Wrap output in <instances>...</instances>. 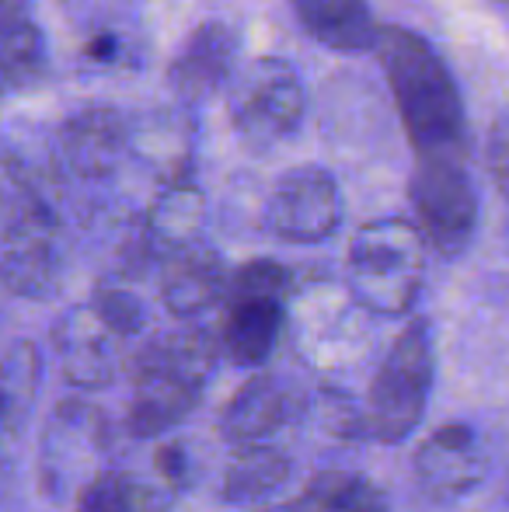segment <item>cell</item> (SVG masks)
I'll list each match as a JSON object with an SVG mask.
<instances>
[{"label":"cell","mask_w":509,"mask_h":512,"mask_svg":"<svg viewBox=\"0 0 509 512\" xmlns=\"http://www.w3.org/2000/svg\"><path fill=\"white\" fill-rule=\"evenodd\" d=\"M60 11L84 35L112 25H126V0H60Z\"/></svg>","instance_id":"26"},{"label":"cell","mask_w":509,"mask_h":512,"mask_svg":"<svg viewBox=\"0 0 509 512\" xmlns=\"http://www.w3.org/2000/svg\"><path fill=\"white\" fill-rule=\"evenodd\" d=\"M293 297V276L276 258H252L231 272L217 345L227 363L262 370L276 352Z\"/></svg>","instance_id":"6"},{"label":"cell","mask_w":509,"mask_h":512,"mask_svg":"<svg viewBox=\"0 0 509 512\" xmlns=\"http://www.w3.org/2000/svg\"><path fill=\"white\" fill-rule=\"evenodd\" d=\"M0 276L7 293L46 300L60 286L63 251L60 220L42 189L32 182L25 161L14 150L4 154V255Z\"/></svg>","instance_id":"4"},{"label":"cell","mask_w":509,"mask_h":512,"mask_svg":"<svg viewBox=\"0 0 509 512\" xmlns=\"http://www.w3.org/2000/svg\"><path fill=\"white\" fill-rule=\"evenodd\" d=\"M81 56L95 70H133L143 63L140 35L126 25H112L102 32H91L81 39Z\"/></svg>","instance_id":"24"},{"label":"cell","mask_w":509,"mask_h":512,"mask_svg":"<svg viewBox=\"0 0 509 512\" xmlns=\"http://www.w3.org/2000/svg\"><path fill=\"white\" fill-rule=\"evenodd\" d=\"M426 237L412 220L381 216L363 223L346 248V293L377 317H405L426 283Z\"/></svg>","instance_id":"3"},{"label":"cell","mask_w":509,"mask_h":512,"mask_svg":"<svg viewBox=\"0 0 509 512\" xmlns=\"http://www.w3.org/2000/svg\"><path fill=\"white\" fill-rule=\"evenodd\" d=\"M42 377V356L28 338H14L4 352V432L7 439L18 436L21 422L35 401Z\"/></svg>","instance_id":"23"},{"label":"cell","mask_w":509,"mask_h":512,"mask_svg":"<svg viewBox=\"0 0 509 512\" xmlns=\"http://www.w3.org/2000/svg\"><path fill=\"white\" fill-rule=\"evenodd\" d=\"M300 415H304V398L297 387L276 373L258 370L220 411V436L231 446L272 443Z\"/></svg>","instance_id":"14"},{"label":"cell","mask_w":509,"mask_h":512,"mask_svg":"<svg viewBox=\"0 0 509 512\" xmlns=\"http://www.w3.org/2000/svg\"><path fill=\"white\" fill-rule=\"evenodd\" d=\"M258 512H307V506H304V499H290V502H283V506H272V509H258Z\"/></svg>","instance_id":"29"},{"label":"cell","mask_w":509,"mask_h":512,"mask_svg":"<svg viewBox=\"0 0 509 512\" xmlns=\"http://www.w3.org/2000/svg\"><path fill=\"white\" fill-rule=\"evenodd\" d=\"M0 70L7 91H28L46 74V42L32 0H0Z\"/></svg>","instance_id":"20"},{"label":"cell","mask_w":509,"mask_h":512,"mask_svg":"<svg viewBox=\"0 0 509 512\" xmlns=\"http://www.w3.org/2000/svg\"><path fill=\"white\" fill-rule=\"evenodd\" d=\"M485 164H489V175L496 182V189L509 199V108L492 122L489 143H485Z\"/></svg>","instance_id":"27"},{"label":"cell","mask_w":509,"mask_h":512,"mask_svg":"<svg viewBox=\"0 0 509 512\" xmlns=\"http://www.w3.org/2000/svg\"><path fill=\"white\" fill-rule=\"evenodd\" d=\"M300 28L332 53H374L381 28L367 0H290Z\"/></svg>","instance_id":"19"},{"label":"cell","mask_w":509,"mask_h":512,"mask_svg":"<svg viewBox=\"0 0 509 512\" xmlns=\"http://www.w3.org/2000/svg\"><path fill=\"white\" fill-rule=\"evenodd\" d=\"M88 307L95 310L105 321V328L116 331L123 342H129V338H136L143 331V300L123 283H102L91 293Z\"/></svg>","instance_id":"25"},{"label":"cell","mask_w":509,"mask_h":512,"mask_svg":"<svg viewBox=\"0 0 509 512\" xmlns=\"http://www.w3.org/2000/svg\"><path fill=\"white\" fill-rule=\"evenodd\" d=\"M238 32L231 21L210 18L182 39L168 63V91L178 105L192 108L217 98L238 77Z\"/></svg>","instance_id":"12"},{"label":"cell","mask_w":509,"mask_h":512,"mask_svg":"<svg viewBox=\"0 0 509 512\" xmlns=\"http://www.w3.org/2000/svg\"><path fill=\"white\" fill-rule=\"evenodd\" d=\"M217 338L199 328H182L150 338L133 363V398L126 405V429L136 439H161L199 408Z\"/></svg>","instance_id":"2"},{"label":"cell","mask_w":509,"mask_h":512,"mask_svg":"<svg viewBox=\"0 0 509 512\" xmlns=\"http://www.w3.org/2000/svg\"><path fill=\"white\" fill-rule=\"evenodd\" d=\"M129 154L140 157V164L154 171L161 178V185L192 178L196 140H192L189 108L171 105V108H154L147 115H136Z\"/></svg>","instance_id":"17"},{"label":"cell","mask_w":509,"mask_h":512,"mask_svg":"<svg viewBox=\"0 0 509 512\" xmlns=\"http://www.w3.org/2000/svg\"><path fill=\"white\" fill-rule=\"evenodd\" d=\"M412 223L426 237L429 251L457 258L471 248L478 230V192L471 182L468 157H429L415 161L408 178Z\"/></svg>","instance_id":"8"},{"label":"cell","mask_w":509,"mask_h":512,"mask_svg":"<svg viewBox=\"0 0 509 512\" xmlns=\"http://www.w3.org/2000/svg\"><path fill=\"white\" fill-rule=\"evenodd\" d=\"M206 223V196L196 185V178L161 185L150 199L147 213L140 223V237L150 248V255L161 262L164 255L178 248H189L199 241V230Z\"/></svg>","instance_id":"18"},{"label":"cell","mask_w":509,"mask_h":512,"mask_svg":"<svg viewBox=\"0 0 509 512\" xmlns=\"http://www.w3.org/2000/svg\"><path fill=\"white\" fill-rule=\"evenodd\" d=\"M112 450L109 418L84 398H70L53 408L39 439V485L49 499H60L70 488L77 495L102 478L112 464L105 453Z\"/></svg>","instance_id":"9"},{"label":"cell","mask_w":509,"mask_h":512,"mask_svg":"<svg viewBox=\"0 0 509 512\" xmlns=\"http://www.w3.org/2000/svg\"><path fill=\"white\" fill-rule=\"evenodd\" d=\"M489 453H485L482 432L471 422H443L419 443L412 457V474L419 492L429 502H461L485 481Z\"/></svg>","instance_id":"11"},{"label":"cell","mask_w":509,"mask_h":512,"mask_svg":"<svg viewBox=\"0 0 509 512\" xmlns=\"http://www.w3.org/2000/svg\"><path fill=\"white\" fill-rule=\"evenodd\" d=\"M307 115V91L297 67L283 56H255L227 88V119L252 154L286 143Z\"/></svg>","instance_id":"7"},{"label":"cell","mask_w":509,"mask_h":512,"mask_svg":"<svg viewBox=\"0 0 509 512\" xmlns=\"http://www.w3.org/2000/svg\"><path fill=\"white\" fill-rule=\"evenodd\" d=\"M496 4H503V7H509V0H496Z\"/></svg>","instance_id":"30"},{"label":"cell","mask_w":509,"mask_h":512,"mask_svg":"<svg viewBox=\"0 0 509 512\" xmlns=\"http://www.w3.org/2000/svg\"><path fill=\"white\" fill-rule=\"evenodd\" d=\"M227 283H231V272H227L224 258L210 244L196 241L161 258L157 293H161L168 314H175L178 321H192L210 307L224 304Z\"/></svg>","instance_id":"16"},{"label":"cell","mask_w":509,"mask_h":512,"mask_svg":"<svg viewBox=\"0 0 509 512\" xmlns=\"http://www.w3.org/2000/svg\"><path fill=\"white\" fill-rule=\"evenodd\" d=\"M374 56L384 70L415 161L468 157L464 98L443 56L405 25H384Z\"/></svg>","instance_id":"1"},{"label":"cell","mask_w":509,"mask_h":512,"mask_svg":"<svg viewBox=\"0 0 509 512\" xmlns=\"http://www.w3.org/2000/svg\"><path fill=\"white\" fill-rule=\"evenodd\" d=\"M293 474V460L283 446L255 443V446H231V460L224 467V485L220 495L234 506H248L276 488H283Z\"/></svg>","instance_id":"21"},{"label":"cell","mask_w":509,"mask_h":512,"mask_svg":"<svg viewBox=\"0 0 509 512\" xmlns=\"http://www.w3.org/2000/svg\"><path fill=\"white\" fill-rule=\"evenodd\" d=\"M56 359H60L63 380L77 391H102L112 384L119 370V345L123 338L91 307H74L60 317L53 328Z\"/></svg>","instance_id":"15"},{"label":"cell","mask_w":509,"mask_h":512,"mask_svg":"<svg viewBox=\"0 0 509 512\" xmlns=\"http://www.w3.org/2000/svg\"><path fill=\"white\" fill-rule=\"evenodd\" d=\"M77 512H126L116 467H109L102 478H95L81 495H77Z\"/></svg>","instance_id":"28"},{"label":"cell","mask_w":509,"mask_h":512,"mask_svg":"<svg viewBox=\"0 0 509 512\" xmlns=\"http://www.w3.org/2000/svg\"><path fill=\"white\" fill-rule=\"evenodd\" d=\"M133 147V115L116 105H91L63 119L56 129V157L74 178L102 182Z\"/></svg>","instance_id":"13"},{"label":"cell","mask_w":509,"mask_h":512,"mask_svg":"<svg viewBox=\"0 0 509 512\" xmlns=\"http://www.w3.org/2000/svg\"><path fill=\"white\" fill-rule=\"evenodd\" d=\"M346 203L335 175L318 164L283 171L262 206V223L286 244H321L342 227Z\"/></svg>","instance_id":"10"},{"label":"cell","mask_w":509,"mask_h":512,"mask_svg":"<svg viewBox=\"0 0 509 512\" xmlns=\"http://www.w3.org/2000/svg\"><path fill=\"white\" fill-rule=\"evenodd\" d=\"M436 377V352H433V328L426 317H412L391 349L381 356L374 377L363 394L360 418L363 436L374 443L398 446L422 425L429 408Z\"/></svg>","instance_id":"5"},{"label":"cell","mask_w":509,"mask_h":512,"mask_svg":"<svg viewBox=\"0 0 509 512\" xmlns=\"http://www.w3.org/2000/svg\"><path fill=\"white\" fill-rule=\"evenodd\" d=\"M307 512H391L384 492L353 471H321L300 492Z\"/></svg>","instance_id":"22"}]
</instances>
